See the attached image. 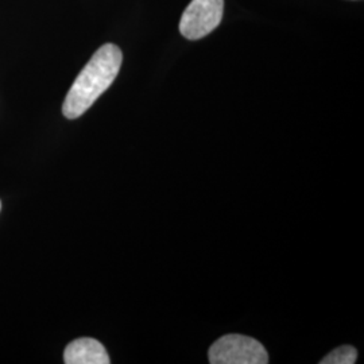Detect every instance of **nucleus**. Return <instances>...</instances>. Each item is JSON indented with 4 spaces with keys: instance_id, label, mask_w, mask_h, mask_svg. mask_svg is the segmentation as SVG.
Returning a JSON list of instances; mask_svg holds the SVG:
<instances>
[{
    "instance_id": "f257e3e1",
    "label": "nucleus",
    "mask_w": 364,
    "mask_h": 364,
    "mask_svg": "<svg viewBox=\"0 0 364 364\" xmlns=\"http://www.w3.org/2000/svg\"><path fill=\"white\" fill-rule=\"evenodd\" d=\"M122 63V50L114 43H105L95 53L66 95L64 117L77 119L84 115L115 81Z\"/></svg>"
},
{
    "instance_id": "f03ea898",
    "label": "nucleus",
    "mask_w": 364,
    "mask_h": 364,
    "mask_svg": "<svg viewBox=\"0 0 364 364\" xmlns=\"http://www.w3.org/2000/svg\"><path fill=\"white\" fill-rule=\"evenodd\" d=\"M209 363L266 364L269 355L255 338L243 335H225L209 348Z\"/></svg>"
},
{
    "instance_id": "7ed1b4c3",
    "label": "nucleus",
    "mask_w": 364,
    "mask_h": 364,
    "mask_svg": "<svg viewBox=\"0 0 364 364\" xmlns=\"http://www.w3.org/2000/svg\"><path fill=\"white\" fill-rule=\"evenodd\" d=\"M224 0H192L180 21V33L186 39L195 41L210 34L220 25Z\"/></svg>"
},
{
    "instance_id": "20e7f679",
    "label": "nucleus",
    "mask_w": 364,
    "mask_h": 364,
    "mask_svg": "<svg viewBox=\"0 0 364 364\" xmlns=\"http://www.w3.org/2000/svg\"><path fill=\"white\" fill-rule=\"evenodd\" d=\"M64 362L66 364H109L111 359L100 341L82 338L72 341L66 347Z\"/></svg>"
},
{
    "instance_id": "39448f33",
    "label": "nucleus",
    "mask_w": 364,
    "mask_h": 364,
    "mask_svg": "<svg viewBox=\"0 0 364 364\" xmlns=\"http://www.w3.org/2000/svg\"><path fill=\"white\" fill-rule=\"evenodd\" d=\"M358 351L351 346H341L335 348L320 362L321 364H353L356 363Z\"/></svg>"
},
{
    "instance_id": "423d86ee",
    "label": "nucleus",
    "mask_w": 364,
    "mask_h": 364,
    "mask_svg": "<svg viewBox=\"0 0 364 364\" xmlns=\"http://www.w3.org/2000/svg\"><path fill=\"white\" fill-rule=\"evenodd\" d=\"M0 209H1V203H0Z\"/></svg>"
}]
</instances>
